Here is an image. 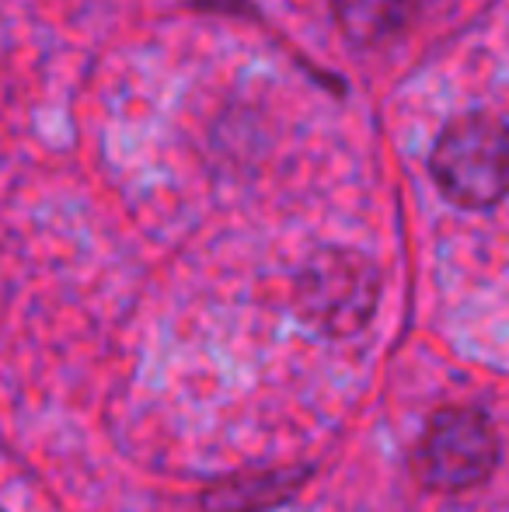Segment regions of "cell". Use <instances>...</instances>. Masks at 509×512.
<instances>
[{
    "mask_svg": "<svg viewBox=\"0 0 509 512\" xmlns=\"http://www.w3.org/2000/svg\"><path fill=\"white\" fill-rule=\"evenodd\" d=\"M436 189L461 209H492L509 196V126L468 112L440 133L429 157Z\"/></svg>",
    "mask_w": 509,
    "mask_h": 512,
    "instance_id": "obj_1",
    "label": "cell"
},
{
    "mask_svg": "<svg viewBox=\"0 0 509 512\" xmlns=\"http://www.w3.org/2000/svg\"><path fill=\"white\" fill-rule=\"evenodd\" d=\"M381 304V272L367 255L325 248L300 269L293 286L297 317L325 338H349Z\"/></svg>",
    "mask_w": 509,
    "mask_h": 512,
    "instance_id": "obj_2",
    "label": "cell"
},
{
    "mask_svg": "<svg viewBox=\"0 0 509 512\" xmlns=\"http://www.w3.org/2000/svg\"><path fill=\"white\" fill-rule=\"evenodd\" d=\"M499 464V439L478 408L450 405L426 422L415 450V474L429 492H468Z\"/></svg>",
    "mask_w": 509,
    "mask_h": 512,
    "instance_id": "obj_3",
    "label": "cell"
},
{
    "mask_svg": "<svg viewBox=\"0 0 509 512\" xmlns=\"http://www.w3.org/2000/svg\"><path fill=\"white\" fill-rule=\"evenodd\" d=\"M335 25L356 46H381L405 32L415 14V0H332Z\"/></svg>",
    "mask_w": 509,
    "mask_h": 512,
    "instance_id": "obj_4",
    "label": "cell"
}]
</instances>
